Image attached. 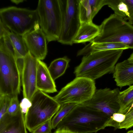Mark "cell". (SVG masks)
Here are the masks:
<instances>
[{
  "mask_svg": "<svg viewBox=\"0 0 133 133\" xmlns=\"http://www.w3.org/2000/svg\"><path fill=\"white\" fill-rule=\"evenodd\" d=\"M118 102L120 107L118 113L125 115L133 109V85L120 92Z\"/></svg>",
  "mask_w": 133,
  "mask_h": 133,
  "instance_id": "ffe728a7",
  "label": "cell"
},
{
  "mask_svg": "<svg viewBox=\"0 0 133 133\" xmlns=\"http://www.w3.org/2000/svg\"><path fill=\"white\" fill-rule=\"evenodd\" d=\"M11 1L12 3H14L16 4H18L21 3L23 2L24 1V0H11Z\"/></svg>",
  "mask_w": 133,
  "mask_h": 133,
  "instance_id": "1f68e13d",
  "label": "cell"
},
{
  "mask_svg": "<svg viewBox=\"0 0 133 133\" xmlns=\"http://www.w3.org/2000/svg\"><path fill=\"white\" fill-rule=\"evenodd\" d=\"M39 25L48 42L58 40L62 26L59 0H39L36 9Z\"/></svg>",
  "mask_w": 133,
  "mask_h": 133,
  "instance_id": "52a82bcc",
  "label": "cell"
},
{
  "mask_svg": "<svg viewBox=\"0 0 133 133\" xmlns=\"http://www.w3.org/2000/svg\"><path fill=\"white\" fill-rule=\"evenodd\" d=\"M62 14V26L58 42L72 45L81 25L79 0H59Z\"/></svg>",
  "mask_w": 133,
  "mask_h": 133,
  "instance_id": "9c48e42d",
  "label": "cell"
},
{
  "mask_svg": "<svg viewBox=\"0 0 133 133\" xmlns=\"http://www.w3.org/2000/svg\"><path fill=\"white\" fill-rule=\"evenodd\" d=\"M8 35L14 48L15 52L16 58H24L29 50L22 36L11 31L8 32Z\"/></svg>",
  "mask_w": 133,
  "mask_h": 133,
  "instance_id": "7402d4cb",
  "label": "cell"
},
{
  "mask_svg": "<svg viewBox=\"0 0 133 133\" xmlns=\"http://www.w3.org/2000/svg\"><path fill=\"white\" fill-rule=\"evenodd\" d=\"M129 49L124 44L121 43H94L92 41L77 52V56H84L92 52L105 50Z\"/></svg>",
  "mask_w": 133,
  "mask_h": 133,
  "instance_id": "d6986e66",
  "label": "cell"
},
{
  "mask_svg": "<svg viewBox=\"0 0 133 133\" xmlns=\"http://www.w3.org/2000/svg\"><path fill=\"white\" fill-rule=\"evenodd\" d=\"M99 26L93 23H83L81 26L73 40V43L90 42L99 34Z\"/></svg>",
  "mask_w": 133,
  "mask_h": 133,
  "instance_id": "e0dca14e",
  "label": "cell"
},
{
  "mask_svg": "<svg viewBox=\"0 0 133 133\" xmlns=\"http://www.w3.org/2000/svg\"><path fill=\"white\" fill-rule=\"evenodd\" d=\"M110 8L114 13L133 24V0H114Z\"/></svg>",
  "mask_w": 133,
  "mask_h": 133,
  "instance_id": "ac0fdd59",
  "label": "cell"
},
{
  "mask_svg": "<svg viewBox=\"0 0 133 133\" xmlns=\"http://www.w3.org/2000/svg\"><path fill=\"white\" fill-rule=\"evenodd\" d=\"M11 99L7 95H0V120L7 113Z\"/></svg>",
  "mask_w": 133,
  "mask_h": 133,
  "instance_id": "cb8c5ba5",
  "label": "cell"
},
{
  "mask_svg": "<svg viewBox=\"0 0 133 133\" xmlns=\"http://www.w3.org/2000/svg\"><path fill=\"white\" fill-rule=\"evenodd\" d=\"M24 114L20 108L15 114H5L0 120V133H28Z\"/></svg>",
  "mask_w": 133,
  "mask_h": 133,
  "instance_id": "4fadbf2b",
  "label": "cell"
},
{
  "mask_svg": "<svg viewBox=\"0 0 133 133\" xmlns=\"http://www.w3.org/2000/svg\"><path fill=\"white\" fill-rule=\"evenodd\" d=\"M120 92L118 88L96 90L90 99L81 104L101 112L110 118L119 110L118 99Z\"/></svg>",
  "mask_w": 133,
  "mask_h": 133,
  "instance_id": "30bf717a",
  "label": "cell"
},
{
  "mask_svg": "<svg viewBox=\"0 0 133 133\" xmlns=\"http://www.w3.org/2000/svg\"><path fill=\"white\" fill-rule=\"evenodd\" d=\"M127 133H133V130H129L128 131Z\"/></svg>",
  "mask_w": 133,
  "mask_h": 133,
  "instance_id": "d6a6232c",
  "label": "cell"
},
{
  "mask_svg": "<svg viewBox=\"0 0 133 133\" xmlns=\"http://www.w3.org/2000/svg\"><path fill=\"white\" fill-rule=\"evenodd\" d=\"M124 120L119 124L118 129L127 130L133 126V109L125 115Z\"/></svg>",
  "mask_w": 133,
  "mask_h": 133,
  "instance_id": "484cf974",
  "label": "cell"
},
{
  "mask_svg": "<svg viewBox=\"0 0 133 133\" xmlns=\"http://www.w3.org/2000/svg\"><path fill=\"white\" fill-rule=\"evenodd\" d=\"M19 104L18 96L12 98L6 113L10 115L16 114L20 109Z\"/></svg>",
  "mask_w": 133,
  "mask_h": 133,
  "instance_id": "4316f807",
  "label": "cell"
},
{
  "mask_svg": "<svg viewBox=\"0 0 133 133\" xmlns=\"http://www.w3.org/2000/svg\"><path fill=\"white\" fill-rule=\"evenodd\" d=\"M100 33L94 43H121L133 49V25L114 13L99 25Z\"/></svg>",
  "mask_w": 133,
  "mask_h": 133,
  "instance_id": "277c9868",
  "label": "cell"
},
{
  "mask_svg": "<svg viewBox=\"0 0 133 133\" xmlns=\"http://www.w3.org/2000/svg\"><path fill=\"white\" fill-rule=\"evenodd\" d=\"M9 30L0 20V38L3 36L8 35V32L10 31Z\"/></svg>",
  "mask_w": 133,
  "mask_h": 133,
  "instance_id": "f546056e",
  "label": "cell"
},
{
  "mask_svg": "<svg viewBox=\"0 0 133 133\" xmlns=\"http://www.w3.org/2000/svg\"><path fill=\"white\" fill-rule=\"evenodd\" d=\"M21 71L15 55L0 38V95L18 96L21 88Z\"/></svg>",
  "mask_w": 133,
  "mask_h": 133,
  "instance_id": "3957f363",
  "label": "cell"
},
{
  "mask_svg": "<svg viewBox=\"0 0 133 133\" xmlns=\"http://www.w3.org/2000/svg\"><path fill=\"white\" fill-rule=\"evenodd\" d=\"M70 61V59L65 56L56 59L51 63L48 68L54 81L65 73L69 66Z\"/></svg>",
  "mask_w": 133,
  "mask_h": 133,
  "instance_id": "44dd1931",
  "label": "cell"
},
{
  "mask_svg": "<svg viewBox=\"0 0 133 133\" xmlns=\"http://www.w3.org/2000/svg\"><path fill=\"white\" fill-rule=\"evenodd\" d=\"M54 133H76L64 129H56Z\"/></svg>",
  "mask_w": 133,
  "mask_h": 133,
  "instance_id": "4dcf8cb0",
  "label": "cell"
},
{
  "mask_svg": "<svg viewBox=\"0 0 133 133\" xmlns=\"http://www.w3.org/2000/svg\"><path fill=\"white\" fill-rule=\"evenodd\" d=\"M52 119L44 122L34 130L31 133H51L52 129L51 124Z\"/></svg>",
  "mask_w": 133,
  "mask_h": 133,
  "instance_id": "d4e9b609",
  "label": "cell"
},
{
  "mask_svg": "<svg viewBox=\"0 0 133 133\" xmlns=\"http://www.w3.org/2000/svg\"><path fill=\"white\" fill-rule=\"evenodd\" d=\"M28 50L37 59L43 60L47 54L46 37L40 27L35 29L22 36Z\"/></svg>",
  "mask_w": 133,
  "mask_h": 133,
  "instance_id": "7c38bea8",
  "label": "cell"
},
{
  "mask_svg": "<svg viewBox=\"0 0 133 133\" xmlns=\"http://www.w3.org/2000/svg\"><path fill=\"white\" fill-rule=\"evenodd\" d=\"M125 117V115L117 113L114 114L110 118L115 122L120 123L124 120Z\"/></svg>",
  "mask_w": 133,
  "mask_h": 133,
  "instance_id": "f1b7e54d",
  "label": "cell"
},
{
  "mask_svg": "<svg viewBox=\"0 0 133 133\" xmlns=\"http://www.w3.org/2000/svg\"><path fill=\"white\" fill-rule=\"evenodd\" d=\"M110 118L101 112L78 104L59 123L57 129L76 133H96L106 127Z\"/></svg>",
  "mask_w": 133,
  "mask_h": 133,
  "instance_id": "6da1fadb",
  "label": "cell"
},
{
  "mask_svg": "<svg viewBox=\"0 0 133 133\" xmlns=\"http://www.w3.org/2000/svg\"><path fill=\"white\" fill-rule=\"evenodd\" d=\"M37 63V59L29 51L24 58L21 75L23 97L30 101L37 90L36 87Z\"/></svg>",
  "mask_w": 133,
  "mask_h": 133,
  "instance_id": "8fae6325",
  "label": "cell"
},
{
  "mask_svg": "<svg viewBox=\"0 0 133 133\" xmlns=\"http://www.w3.org/2000/svg\"><path fill=\"white\" fill-rule=\"evenodd\" d=\"M0 20L11 31L23 36L40 27L36 10L11 6L0 9Z\"/></svg>",
  "mask_w": 133,
  "mask_h": 133,
  "instance_id": "8992f818",
  "label": "cell"
},
{
  "mask_svg": "<svg viewBox=\"0 0 133 133\" xmlns=\"http://www.w3.org/2000/svg\"></svg>",
  "mask_w": 133,
  "mask_h": 133,
  "instance_id": "836d02e7",
  "label": "cell"
},
{
  "mask_svg": "<svg viewBox=\"0 0 133 133\" xmlns=\"http://www.w3.org/2000/svg\"><path fill=\"white\" fill-rule=\"evenodd\" d=\"M36 87L38 90L45 93L57 91L54 81L52 79L46 64L37 59Z\"/></svg>",
  "mask_w": 133,
  "mask_h": 133,
  "instance_id": "5bb4252c",
  "label": "cell"
},
{
  "mask_svg": "<svg viewBox=\"0 0 133 133\" xmlns=\"http://www.w3.org/2000/svg\"><path fill=\"white\" fill-rule=\"evenodd\" d=\"M113 76L116 85L121 88L133 84V63L128 59L116 65Z\"/></svg>",
  "mask_w": 133,
  "mask_h": 133,
  "instance_id": "9a60e30c",
  "label": "cell"
},
{
  "mask_svg": "<svg viewBox=\"0 0 133 133\" xmlns=\"http://www.w3.org/2000/svg\"><path fill=\"white\" fill-rule=\"evenodd\" d=\"M77 104L68 103L63 104L51 120L52 129L57 128L59 123Z\"/></svg>",
  "mask_w": 133,
  "mask_h": 133,
  "instance_id": "603a6c76",
  "label": "cell"
},
{
  "mask_svg": "<svg viewBox=\"0 0 133 133\" xmlns=\"http://www.w3.org/2000/svg\"><path fill=\"white\" fill-rule=\"evenodd\" d=\"M123 49L95 52L84 56L80 64L75 68L76 77H85L95 81L103 75L114 73Z\"/></svg>",
  "mask_w": 133,
  "mask_h": 133,
  "instance_id": "7a4b0ae2",
  "label": "cell"
},
{
  "mask_svg": "<svg viewBox=\"0 0 133 133\" xmlns=\"http://www.w3.org/2000/svg\"><path fill=\"white\" fill-rule=\"evenodd\" d=\"M31 105V101L25 97H23L19 104L20 108L24 114L26 113Z\"/></svg>",
  "mask_w": 133,
  "mask_h": 133,
  "instance_id": "83f0119b",
  "label": "cell"
},
{
  "mask_svg": "<svg viewBox=\"0 0 133 133\" xmlns=\"http://www.w3.org/2000/svg\"><path fill=\"white\" fill-rule=\"evenodd\" d=\"M96 90L95 81L76 77L53 98L61 105L68 103L81 104L90 99Z\"/></svg>",
  "mask_w": 133,
  "mask_h": 133,
  "instance_id": "ba28073f",
  "label": "cell"
},
{
  "mask_svg": "<svg viewBox=\"0 0 133 133\" xmlns=\"http://www.w3.org/2000/svg\"><path fill=\"white\" fill-rule=\"evenodd\" d=\"M104 5V0H79L81 24L92 22L94 17Z\"/></svg>",
  "mask_w": 133,
  "mask_h": 133,
  "instance_id": "2e32d148",
  "label": "cell"
},
{
  "mask_svg": "<svg viewBox=\"0 0 133 133\" xmlns=\"http://www.w3.org/2000/svg\"><path fill=\"white\" fill-rule=\"evenodd\" d=\"M31 101V105L24 117L26 128L31 132L42 123L52 119L61 105L53 97L38 90Z\"/></svg>",
  "mask_w": 133,
  "mask_h": 133,
  "instance_id": "5b68a950",
  "label": "cell"
}]
</instances>
